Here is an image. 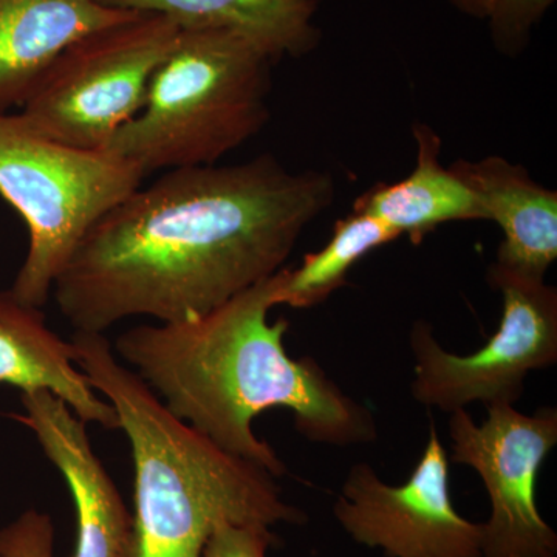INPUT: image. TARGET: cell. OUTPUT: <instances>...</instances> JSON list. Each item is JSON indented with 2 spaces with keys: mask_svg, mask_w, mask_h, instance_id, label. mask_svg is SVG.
<instances>
[{
  "mask_svg": "<svg viewBox=\"0 0 557 557\" xmlns=\"http://www.w3.org/2000/svg\"><path fill=\"white\" fill-rule=\"evenodd\" d=\"M333 199L327 172H293L270 153L163 172L90 226L51 298L76 332L203 317L284 269Z\"/></svg>",
  "mask_w": 557,
  "mask_h": 557,
  "instance_id": "obj_1",
  "label": "cell"
},
{
  "mask_svg": "<svg viewBox=\"0 0 557 557\" xmlns=\"http://www.w3.org/2000/svg\"><path fill=\"white\" fill-rule=\"evenodd\" d=\"M274 288L273 274L203 317L124 330L112 348L175 417L282 478L287 468L252 429L260 413L289 410L302 437L338 448L375 442L379 428L317 361L289 357V322L269 321Z\"/></svg>",
  "mask_w": 557,
  "mask_h": 557,
  "instance_id": "obj_2",
  "label": "cell"
},
{
  "mask_svg": "<svg viewBox=\"0 0 557 557\" xmlns=\"http://www.w3.org/2000/svg\"><path fill=\"white\" fill-rule=\"evenodd\" d=\"M73 361L108 399L129 440L134 512L129 557H203L212 531L234 525H306L267 469L219 448L175 417L104 333L76 332Z\"/></svg>",
  "mask_w": 557,
  "mask_h": 557,
  "instance_id": "obj_3",
  "label": "cell"
},
{
  "mask_svg": "<svg viewBox=\"0 0 557 557\" xmlns=\"http://www.w3.org/2000/svg\"><path fill=\"white\" fill-rule=\"evenodd\" d=\"M273 64L233 33L180 30L138 115L106 149L145 175L214 166L269 123Z\"/></svg>",
  "mask_w": 557,
  "mask_h": 557,
  "instance_id": "obj_4",
  "label": "cell"
},
{
  "mask_svg": "<svg viewBox=\"0 0 557 557\" xmlns=\"http://www.w3.org/2000/svg\"><path fill=\"white\" fill-rule=\"evenodd\" d=\"M146 175L108 149L72 148L0 112V196L20 212L28 251L9 292L44 309L84 234Z\"/></svg>",
  "mask_w": 557,
  "mask_h": 557,
  "instance_id": "obj_5",
  "label": "cell"
},
{
  "mask_svg": "<svg viewBox=\"0 0 557 557\" xmlns=\"http://www.w3.org/2000/svg\"><path fill=\"white\" fill-rule=\"evenodd\" d=\"M178 35L170 17L137 13L84 36L51 62L21 115L40 134L72 148H108L138 115L150 79Z\"/></svg>",
  "mask_w": 557,
  "mask_h": 557,
  "instance_id": "obj_6",
  "label": "cell"
},
{
  "mask_svg": "<svg viewBox=\"0 0 557 557\" xmlns=\"http://www.w3.org/2000/svg\"><path fill=\"white\" fill-rule=\"evenodd\" d=\"M487 284L500 292L504 309L496 333L474 354H450L428 322H413L416 379L410 391L420 405L448 413L475 401L515 406L527 376L556 364L557 289L494 265L487 270Z\"/></svg>",
  "mask_w": 557,
  "mask_h": 557,
  "instance_id": "obj_7",
  "label": "cell"
},
{
  "mask_svg": "<svg viewBox=\"0 0 557 557\" xmlns=\"http://www.w3.org/2000/svg\"><path fill=\"white\" fill-rule=\"evenodd\" d=\"M486 409L482 424L467 409L450 412L448 424L449 461L474 469L490 498L483 557H557V533L536 502L539 472L557 445V409Z\"/></svg>",
  "mask_w": 557,
  "mask_h": 557,
  "instance_id": "obj_8",
  "label": "cell"
},
{
  "mask_svg": "<svg viewBox=\"0 0 557 557\" xmlns=\"http://www.w3.org/2000/svg\"><path fill=\"white\" fill-rule=\"evenodd\" d=\"M449 457L434 424L426 448L401 485H388L369 463L348 471L333 516L351 541L386 557H483L482 523L454 507Z\"/></svg>",
  "mask_w": 557,
  "mask_h": 557,
  "instance_id": "obj_9",
  "label": "cell"
},
{
  "mask_svg": "<svg viewBox=\"0 0 557 557\" xmlns=\"http://www.w3.org/2000/svg\"><path fill=\"white\" fill-rule=\"evenodd\" d=\"M21 405L24 412L10 417L30 429L72 494L76 512L72 557H129L132 512L91 448L86 421L47 391L21 394Z\"/></svg>",
  "mask_w": 557,
  "mask_h": 557,
  "instance_id": "obj_10",
  "label": "cell"
},
{
  "mask_svg": "<svg viewBox=\"0 0 557 557\" xmlns=\"http://www.w3.org/2000/svg\"><path fill=\"white\" fill-rule=\"evenodd\" d=\"M450 172L475 194L486 220L496 222L504 240L497 269L545 281L557 259V193L539 185L525 168L502 157L457 160Z\"/></svg>",
  "mask_w": 557,
  "mask_h": 557,
  "instance_id": "obj_11",
  "label": "cell"
},
{
  "mask_svg": "<svg viewBox=\"0 0 557 557\" xmlns=\"http://www.w3.org/2000/svg\"><path fill=\"white\" fill-rule=\"evenodd\" d=\"M135 14L100 0H0V112L21 108L73 42Z\"/></svg>",
  "mask_w": 557,
  "mask_h": 557,
  "instance_id": "obj_12",
  "label": "cell"
},
{
  "mask_svg": "<svg viewBox=\"0 0 557 557\" xmlns=\"http://www.w3.org/2000/svg\"><path fill=\"white\" fill-rule=\"evenodd\" d=\"M0 386L21 394L47 391L86 421L119 429L112 405L91 387L73 361L70 341L47 325L42 309L0 293Z\"/></svg>",
  "mask_w": 557,
  "mask_h": 557,
  "instance_id": "obj_13",
  "label": "cell"
},
{
  "mask_svg": "<svg viewBox=\"0 0 557 557\" xmlns=\"http://www.w3.org/2000/svg\"><path fill=\"white\" fill-rule=\"evenodd\" d=\"M115 9L170 17L180 30L233 33L276 64L317 49L319 0H100Z\"/></svg>",
  "mask_w": 557,
  "mask_h": 557,
  "instance_id": "obj_14",
  "label": "cell"
},
{
  "mask_svg": "<svg viewBox=\"0 0 557 557\" xmlns=\"http://www.w3.org/2000/svg\"><path fill=\"white\" fill-rule=\"evenodd\" d=\"M417 163L408 177L397 183H376L354 203V211L364 212L413 245L450 222L486 220L475 194L440 163L442 138L431 126L416 123Z\"/></svg>",
  "mask_w": 557,
  "mask_h": 557,
  "instance_id": "obj_15",
  "label": "cell"
},
{
  "mask_svg": "<svg viewBox=\"0 0 557 557\" xmlns=\"http://www.w3.org/2000/svg\"><path fill=\"white\" fill-rule=\"evenodd\" d=\"M399 239L381 220L351 211L336 220L332 237L319 251L310 252L296 269L274 274V302L293 309H311L347 284V274L370 252Z\"/></svg>",
  "mask_w": 557,
  "mask_h": 557,
  "instance_id": "obj_16",
  "label": "cell"
},
{
  "mask_svg": "<svg viewBox=\"0 0 557 557\" xmlns=\"http://www.w3.org/2000/svg\"><path fill=\"white\" fill-rule=\"evenodd\" d=\"M556 0H497L490 14L494 46L507 57H518L527 49L531 30Z\"/></svg>",
  "mask_w": 557,
  "mask_h": 557,
  "instance_id": "obj_17",
  "label": "cell"
},
{
  "mask_svg": "<svg viewBox=\"0 0 557 557\" xmlns=\"http://www.w3.org/2000/svg\"><path fill=\"white\" fill-rule=\"evenodd\" d=\"M54 541L57 530L50 515L28 508L0 528V556L57 557Z\"/></svg>",
  "mask_w": 557,
  "mask_h": 557,
  "instance_id": "obj_18",
  "label": "cell"
},
{
  "mask_svg": "<svg viewBox=\"0 0 557 557\" xmlns=\"http://www.w3.org/2000/svg\"><path fill=\"white\" fill-rule=\"evenodd\" d=\"M277 544L271 527L223 523L209 536L203 557H267L270 548L277 547Z\"/></svg>",
  "mask_w": 557,
  "mask_h": 557,
  "instance_id": "obj_19",
  "label": "cell"
},
{
  "mask_svg": "<svg viewBox=\"0 0 557 557\" xmlns=\"http://www.w3.org/2000/svg\"><path fill=\"white\" fill-rule=\"evenodd\" d=\"M461 13L478 20H487L497 0H450Z\"/></svg>",
  "mask_w": 557,
  "mask_h": 557,
  "instance_id": "obj_20",
  "label": "cell"
},
{
  "mask_svg": "<svg viewBox=\"0 0 557 557\" xmlns=\"http://www.w3.org/2000/svg\"><path fill=\"white\" fill-rule=\"evenodd\" d=\"M0 557H2V556H0Z\"/></svg>",
  "mask_w": 557,
  "mask_h": 557,
  "instance_id": "obj_21",
  "label": "cell"
}]
</instances>
